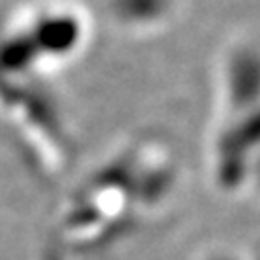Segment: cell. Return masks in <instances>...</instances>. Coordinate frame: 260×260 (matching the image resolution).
<instances>
[{"label":"cell","instance_id":"obj_1","mask_svg":"<svg viewBox=\"0 0 260 260\" xmlns=\"http://www.w3.org/2000/svg\"><path fill=\"white\" fill-rule=\"evenodd\" d=\"M217 92L211 170L221 190L238 192L254 178L258 160V47L254 37L242 35L225 47Z\"/></svg>","mask_w":260,"mask_h":260},{"label":"cell","instance_id":"obj_2","mask_svg":"<svg viewBox=\"0 0 260 260\" xmlns=\"http://www.w3.org/2000/svg\"><path fill=\"white\" fill-rule=\"evenodd\" d=\"M90 39V19L74 0H35L0 35V70L37 76L78 59Z\"/></svg>","mask_w":260,"mask_h":260},{"label":"cell","instance_id":"obj_3","mask_svg":"<svg viewBox=\"0 0 260 260\" xmlns=\"http://www.w3.org/2000/svg\"><path fill=\"white\" fill-rule=\"evenodd\" d=\"M105 5L119 27L136 33L158 31L176 13V0H105Z\"/></svg>","mask_w":260,"mask_h":260}]
</instances>
